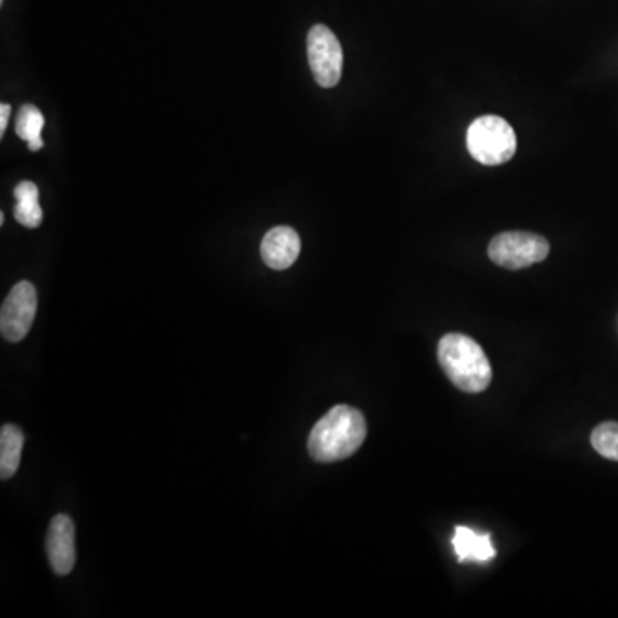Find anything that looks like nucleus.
<instances>
[{
    "mask_svg": "<svg viewBox=\"0 0 618 618\" xmlns=\"http://www.w3.org/2000/svg\"><path fill=\"white\" fill-rule=\"evenodd\" d=\"M368 427L361 411L339 404L314 424L309 433L308 452L317 462L344 461L360 451Z\"/></svg>",
    "mask_w": 618,
    "mask_h": 618,
    "instance_id": "1",
    "label": "nucleus"
},
{
    "mask_svg": "<svg viewBox=\"0 0 618 618\" xmlns=\"http://www.w3.org/2000/svg\"><path fill=\"white\" fill-rule=\"evenodd\" d=\"M439 361L446 378L467 394H479L492 384V364L482 345L462 333H446L439 344Z\"/></svg>",
    "mask_w": 618,
    "mask_h": 618,
    "instance_id": "2",
    "label": "nucleus"
},
{
    "mask_svg": "<svg viewBox=\"0 0 618 618\" xmlns=\"http://www.w3.org/2000/svg\"><path fill=\"white\" fill-rule=\"evenodd\" d=\"M471 157L483 165H501L516 155L517 137L512 125L498 115H483L467 130Z\"/></svg>",
    "mask_w": 618,
    "mask_h": 618,
    "instance_id": "3",
    "label": "nucleus"
},
{
    "mask_svg": "<svg viewBox=\"0 0 618 618\" xmlns=\"http://www.w3.org/2000/svg\"><path fill=\"white\" fill-rule=\"evenodd\" d=\"M548 253L550 244L547 239L531 232H504L494 238L488 246L489 260L509 271H521L543 262Z\"/></svg>",
    "mask_w": 618,
    "mask_h": 618,
    "instance_id": "4",
    "label": "nucleus"
},
{
    "mask_svg": "<svg viewBox=\"0 0 618 618\" xmlns=\"http://www.w3.org/2000/svg\"><path fill=\"white\" fill-rule=\"evenodd\" d=\"M308 60L314 81L321 88L339 85L344 66L341 42L325 24H317L308 33Z\"/></svg>",
    "mask_w": 618,
    "mask_h": 618,
    "instance_id": "5",
    "label": "nucleus"
},
{
    "mask_svg": "<svg viewBox=\"0 0 618 618\" xmlns=\"http://www.w3.org/2000/svg\"><path fill=\"white\" fill-rule=\"evenodd\" d=\"M36 314V289L32 283L23 280L12 287L0 309V330L9 342L23 341L32 330Z\"/></svg>",
    "mask_w": 618,
    "mask_h": 618,
    "instance_id": "6",
    "label": "nucleus"
},
{
    "mask_svg": "<svg viewBox=\"0 0 618 618\" xmlns=\"http://www.w3.org/2000/svg\"><path fill=\"white\" fill-rule=\"evenodd\" d=\"M47 555L57 575H67L75 567V525L66 514H59L52 519L47 534Z\"/></svg>",
    "mask_w": 618,
    "mask_h": 618,
    "instance_id": "7",
    "label": "nucleus"
},
{
    "mask_svg": "<svg viewBox=\"0 0 618 618\" xmlns=\"http://www.w3.org/2000/svg\"><path fill=\"white\" fill-rule=\"evenodd\" d=\"M260 253H262L265 265L271 266L274 271H287L299 258L301 239H299L298 232L287 225L274 228L263 238Z\"/></svg>",
    "mask_w": 618,
    "mask_h": 618,
    "instance_id": "8",
    "label": "nucleus"
},
{
    "mask_svg": "<svg viewBox=\"0 0 618 618\" xmlns=\"http://www.w3.org/2000/svg\"><path fill=\"white\" fill-rule=\"evenodd\" d=\"M452 543H454L459 562H489L497 555L489 534L473 531V529L464 528V526L455 528V537Z\"/></svg>",
    "mask_w": 618,
    "mask_h": 618,
    "instance_id": "9",
    "label": "nucleus"
},
{
    "mask_svg": "<svg viewBox=\"0 0 618 618\" xmlns=\"http://www.w3.org/2000/svg\"><path fill=\"white\" fill-rule=\"evenodd\" d=\"M16 196V208H14V217L24 228L36 229L44 220V210L38 203V188L32 180H23L14 189Z\"/></svg>",
    "mask_w": 618,
    "mask_h": 618,
    "instance_id": "10",
    "label": "nucleus"
},
{
    "mask_svg": "<svg viewBox=\"0 0 618 618\" xmlns=\"http://www.w3.org/2000/svg\"><path fill=\"white\" fill-rule=\"evenodd\" d=\"M24 434L14 424H4L0 431V477L9 479L20 467Z\"/></svg>",
    "mask_w": 618,
    "mask_h": 618,
    "instance_id": "11",
    "label": "nucleus"
},
{
    "mask_svg": "<svg viewBox=\"0 0 618 618\" xmlns=\"http://www.w3.org/2000/svg\"><path fill=\"white\" fill-rule=\"evenodd\" d=\"M44 128L45 118L38 107L32 106V103L21 107L16 119V133L21 140L27 143L32 152L44 148L45 142L42 137Z\"/></svg>",
    "mask_w": 618,
    "mask_h": 618,
    "instance_id": "12",
    "label": "nucleus"
},
{
    "mask_svg": "<svg viewBox=\"0 0 618 618\" xmlns=\"http://www.w3.org/2000/svg\"><path fill=\"white\" fill-rule=\"evenodd\" d=\"M592 445L603 457L618 462V423L607 421L596 427L592 433Z\"/></svg>",
    "mask_w": 618,
    "mask_h": 618,
    "instance_id": "13",
    "label": "nucleus"
},
{
    "mask_svg": "<svg viewBox=\"0 0 618 618\" xmlns=\"http://www.w3.org/2000/svg\"><path fill=\"white\" fill-rule=\"evenodd\" d=\"M9 114H11V106L2 103L0 106V134L2 136H4L5 130H8Z\"/></svg>",
    "mask_w": 618,
    "mask_h": 618,
    "instance_id": "14",
    "label": "nucleus"
}]
</instances>
